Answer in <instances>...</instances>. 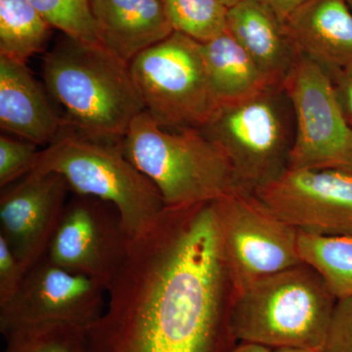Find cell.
Returning a JSON list of instances; mask_svg holds the SVG:
<instances>
[{"mask_svg": "<svg viewBox=\"0 0 352 352\" xmlns=\"http://www.w3.org/2000/svg\"><path fill=\"white\" fill-rule=\"evenodd\" d=\"M235 295L214 204L166 208L131 240L83 352H229Z\"/></svg>", "mask_w": 352, "mask_h": 352, "instance_id": "1", "label": "cell"}, {"mask_svg": "<svg viewBox=\"0 0 352 352\" xmlns=\"http://www.w3.org/2000/svg\"><path fill=\"white\" fill-rule=\"evenodd\" d=\"M43 75L69 124L85 138L120 144L145 111L129 64L100 43L66 36L46 53Z\"/></svg>", "mask_w": 352, "mask_h": 352, "instance_id": "2", "label": "cell"}, {"mask_svg": "<svg viewBox=\"0 0 352 352\" xmlns=\"http://www.w3.org/2000/svg\"><path fill=\"white\" fill-rule=\"evenodd\" d=\"M120 145L156 186L166 208L214 203L242 190L226 154L200 129H166L144 111Z\"/></svg>", "mask_w": 352, "mask_h": 352, "instance_id": "3", "label": "cell"}, {"mask_svg": "<svg viewBox=\"0 0 352 352\" xmlns=\"http://www.w3.org/2000/svg\"><path fill=\"white\" fill-rule=\"evenodd\" d=\"M337 300L320 275L300 263L236 294L231 329L238 342L321 352Z\"/></svg>", "mask_w": 352, "mask_h": 352, "instance_id": "4", "label": "cell"}, {"mask_svg": "<svg viewBox=\"0 0 352 352\" xmlns=\"http://www.w3.org/2000/svg\"><path fill=\"white\" fill-rule=\"evenodd\" d=\"M31 173H58L76 195L111 204L131 239L149 228L166 208L156 186L117 143L63 132L41 150Z\"/></svg>", "mask_w": 352, "mask_h": 352, "instance_id": "5", "label": "cell"}, {"mask_svg": "<svg viewBox=\"0 0 352 352\" xmlns=\"http://www.w3.org/2000/svg\"><path fill=\"white\" fill-rule=\"evenodd\" d=\"M200 131L226 154L244 191L254 193L289 168L295 118L284 87L219 104Z\"/></svg>", "mask_w": 352, "mask_h": 352, "instance_id": "6", "label": "cell"}, {"mask_svg": "<svg viewBox=\"0 0 352 352\" xmlns=\"http://www.w3.org/2000/svg\"><path fill=\"white\" fill-rule=\"evenodd\" d=\"M129 69L146 112L166 129H201L219 108L203 46L182 32L143 51Z\"/></svg>", "mask_w": 352, "mask_h": 352, "instance_id": "7", "label": "cell"}, {"mask_svg": "<svg viewBox=\"0 0 352 352\" xmlns=\"http://www.w3.org/2000/svg\"><path fill=\"white\" fill-rule=\"evenodd\" d=\"M212 204L236 294L302 263L298 229L280 219L254 193L239 190Z\"/></svg>", "mask_w": 352, "mask_h": 352, "instance_id": "8", "label": "cell"}, {"mask_svg": "<svg viewBox=\"0 0 352 352\" xmlns=\"http://www.w3.org/2000/svg\"><path fill=\"white\" fill-rule=\"evenodd\" d=\"M284 88L295 118L289 168L352 170V129L326 69L298 51Z\"/></svg>", "mask_w": 352, "mask_h": 352, "instance_id": "9", "label": "cell"}, {"mask_svg": "<svg viewBox=\"0 0 352 352\" xmlns=\"http://www.w3.org/2000/svg\"><path fill=\"white\" fill-rule=\"evenodd\" d=\"M107 289L44 256L25 273L17 293L0 305L3 337L38 326L68 324L88 327L104 311Z\"/></svg>", "mask_w": 352, "mask_h": 352, "instance_id": "10", "label": "cell"}, {"mask_svg": "<svg viewBox=\"0 0 352 352\" xmlns=\"http://www.w3.org/2000/svg\"><path fill=\"white\" fill-rule=\"evenodd\" d=\"M131 238L117 208L92 197L67 203L46 256L109 289L126 263Z\"/></svg>", "mask_w": 352, "mask_h": 352, "instance_id": "11", "label": "cell"}, {"mask_svg": "<svg viewBox=\"0 0 352 352\" xmlns=\"http://www.w3.org/2000/svg\"><path fill=\"white\" fill-rule=\"evenodd\" d=\"M254 194L298 230L352 236V170L288 168Z\"/></svg>", "mask_w": 352, "mask_h": 352, "instance_id": "12", "label": "cell"}, {"mask_svg": "<svg viewBox=\"0 0 352 352\" xmlns=\"http://www.w3.org/2000/svg\"><path fill=\"white\" fill-rule=\"evenodd\" d=\"M69 190L55 173H30L2 189L0 236L29 270L47 254Z\"/></svg>", "mask_w": 352, "mask_h": 352, "instance_id": "13", "label": "cell"}, {"mask_svg": "<svg viewBox=\"0 0 352 352\" xmlns=\"http://www.w3.org/2000/svg\"><path fill=\"white\" fill-rule=\"evenodd\" d=\"M102 46L131 63L173 32L163 0H91Z\"/></svg>", "mask_w": 352, "mask_h": 352, "instance_id": "14", "label": "cell"}, {"mask_svg": "<svg viewBox=\"0 0 352 352\" xmlns=\"http://www.w3.org/2000/svg\"><path fill=\"white\" fill-rule=\"evenodd\" d=\"M296 50L328 74L352 65V11L344 0H307L285 21Z\"/></svg>", "mask_w": 352, "mask_h": 352, "instance_id": "15", "label": "cell"}, {"mask_svg": "<svg viewBox=\"0 0 352 352\" xmlns=\"http://www.w3.org/2000/svg\"><path fill=\"white\" fill-rule=\"evenodd\" d=\"M0 126L36 145H50L66 122L54 112L27 64L0 56Z\"/></svg>", "mask_w": 352, "mask_h": 352, "instance_id": "16", "label": "cell"}, {"mask_svg": "<svg viewBox=\"0 0 352 352\" xmlns=\"http://www.w3.org/2000/svg\"><path fill=\"white\" fill-rule=\"evenodd\" d=\"M227 32L244 48L271 87H284L298 50L283 21L254 0L231 7Z\"/></svg>", "mask_w": 352, "mask_h": 352, "instance_id": "17", "label": "cell"}, {"mask_svg": "<svg viewBox=\"0 0 352 352\" xmlns=\"http://www.w3.org/2000/svg\"><path fill=\"white\" fill-rule=\"evenodd\" d=\"M201 46L208 76L220 104L249 98L271 87L228 32Z\"/></svg>", "mask_w": 352, "mask_h": 352, "instance_id": "18", "label": "cell"}, {"mask_svg": "<svg viewBox=\"0 0 352 352\" xmlns=\"http://www.w3.org/2000/svg\"><path fill=\"white\" fill-rule=\"evenodd\" d=\"M298 251L302 263L320 275L337 300L352 296V236L298 230Z\"/></svg>", "mask_w": 352, "mask_h": 352, "instance_id": "19", "label": "cell"}, {"mask_svg": "<svg viewBox=\"0 0 352 352\" xmlns=\"http://www.w3.org/2000/svg\"><path fill=\"white\" fill-rule=\"evenodd\" d=\"M51 28L27 0H0V56L27 64L45 47Z\"/></svg>", "mask_w": 352, "mask_h": 352, "instance_id": "20", "label": "cell"}, {"mask_svg": "<svg viewBox=\"0 0 352 352\" xmlns=\"http://www.w3.org/2000/svg\"><path fill=\"white\" fill-rule=\"evenodd\" d=\"M173 31L206 43L227 32L229 8L217 0H163Z\"/></svg>", "mask_w": 352, "mask_h": 352, "instance_id": "21", "label": "cell"}, {"mask_svg": "<svg viewBox=\"0 0 352 352\" xmlns=\"http://www.w3.org/2000/svg\"><path fill=\"white\" fill-rule=\"evenodd\" d=\"M87 329L68 324L24 329L4 337L3 352H83Z\"/></svg>", "mask_w": 352, "mask_h": 352, "instance_id": "22", "label": "cell"}, {"mask_svg": "<svg viewBox=\"0 0 352 352\" xmlns=\"http://www.w3.org/2000/svg\"><path fill=\"white\" fill-rule=\"evenodd\" d=\"M52 28L87 43H99L91 0H27Z\"/></svg>", "mask_w": 352, "mask_h": 352, "instance_id": "23", "label": "cell"}, {"mask_svg": "<svg viewBox=\"0 0 352 352\" xmlns=\"http://www.w3.org/2000/svg\"><path fill=\"white\" fill-rule=\"evenodd\" d=\"M31 141L0 136V187L6 188L29 175L41 150Z\"/></svg>", "mask_w": 352, "mask_h": 352, "instance_id": "24", "label": "cell"}, {"mask_svg": "<svg viewBox=\"0 0 352 352\" xmlns=\"http://www.w3.org/2000/svg\"><path fill=\"white\" fill-rule=\"evenodd\" d=\"M321 352H352V296L337 300Z\"/></svg>", "mask_w": 352, "mask_h": 352, "instance_id": "25", "label": "cell"}, {"mask_svg": "<svg viewBox=\"0 0 352 352\" xmlns=\"http://www.w3.org/2000/svg\"><path fill=\"white\" fill-rule=\"evenodd\" d=\"M27 270L0 236V305L17 293Z\"/></svg>", "mask_w": 352, "mask_h": 352, "instance_id": "26", "label": "cell"}, {"mask_svg": "<svg viewBox=\"0 0 352 352\" xmlns=\"http://www.w3.org/2000/svg\"><path fill=\"white\" fill-rule=\"evenodd\" d=\"M336 98L347 124L352 127V65L329 74Z\"/></svg>", "mask_w": 352, "mask_h": 352, "instance_id": "27", "label": "cell"}, {"mask_svg": "<svg viewBox=\"0 0 352 352\" xmlns=\"http://www.w3.org/2000/svg\"><path fill=\"white\" fill-rule=\"evenodd\" d=\"M261 6L270 9L280 20L288 19L298 7L302 6L307 0H254Z\"/></svg>", "mask_w": 352, "mask_h": 352, "instance_id": "28", "label": "cell"}, {"mask_svg": "<svg viewBox=\"0 0 352 352\" xmlns=\"http://www.w3.org/2000/svg\"><path fill=\"white\" fill-rule=\"evenodd\" d=\"M229 352H272V349L254 342H240Z\"/></svg>", "mask_w": 352, "mask_h": 352, "instance_id": "29", "label": "cell"}, {"mask_svg": "<svg viewBox=\"0 0 352 352\" xmlns=\"http://www.w3.org/2000/svg\"><path fill=\"white\" fill-rule=\"evenodd\" d=\"M272 352H320L315 349H303V347H279L272 349Z\"/></svg>", "mask_w": 352, "mask_h": 352, "instance_id": "30", "label": "cell"}, {"mask_svg": "<svg viewBox=\"0 0 352 352\" xmlns=\"http://www.w3.org/2000/svg\"><path fill=\"white\" fill-rule=\"evenodd\" d=\"M217 1L226 6L227 8H231V7L235 6L236 4L239 3L242 0H217Z\"/></svg>", "mask_w": 352, "mask_h": 352, "instance_id": "31", "label": "cell"}, {"mask_svg": "<svg viewBox=\"0 0 352 352\" xmlns=\"http://www.w3.org/2000/svg\"><path fill=\"white\" fill-rule=\"evenodd\" d=\"M346 1V3L347 6H349V8H351V10L352 11V0H344Z\"/></svg>", "mask_w": 352, "mask_h": 352, "instance_id": "32", "label": "cell"}, {"mask_svg": "<svg viewBox=\"0 0 352 352\" xmlns=\"http://www.w3.org/2000/svg\"><path fill=\"white\" fill-rule=\"evenodd\" d=\"M351 129H352V127H351Z\"/></svg>", "mask_w": 352, "mask_h": 352, "instance_id": "33", "label": "cell"}]
</instances>
